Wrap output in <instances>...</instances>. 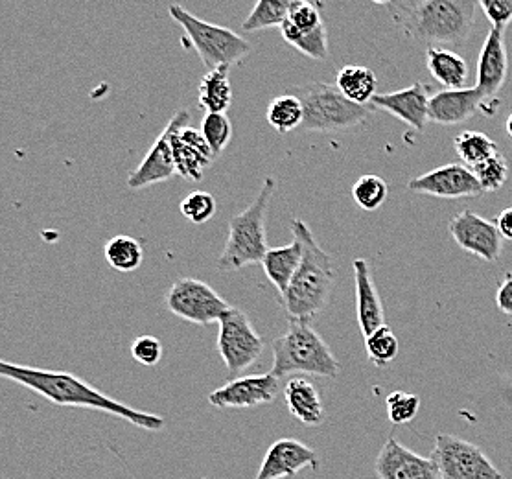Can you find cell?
<instances>
[{"instance_id":"17","label":"cell","mask_w":512,"mask_h":479,"mask_svg":"<svg viewBox=\"0 0 512 479\" xmlns=\"http://www.w3.org/2000/svg\"><path fill=\"white\" fill-rule=\"evenodd\" d=\"M303 468H319V457L297 439H279L269 446L255 479L295 478Z\"/></svg>"},{"instance_id":"4","label":"cell","mask_w":512,"mask_h":479,"mask_svg":"<svg viewBox=\"0 0 512 479\" xmlns=\"http://www.w3.org/2000/svg\"><path fill=\"white\" fill-rule=\"evenodd\" d=\"M275 187V179L266 177L251 205L231 218L229 236L218 260L220 271H238L251 264H262L269 249L266 220Z\"/></svg>"},{"instance_id":"42","label":"cell","mask_w":512,"mask_h":479,"mask_svg":"<svg viewBox=\"0 0 512 479\" xmlns=\"http://www.w3.org/2000/svg\"><path fill=\"white\" fill-rule=\"evenodd\" d=\"M505 129H507V133L512 137V113L509 115V118H507V122H505Z\"/></svg>"},{"instance_id":"39","label":"cell","mask_w":512,"mask_h":479,"mask_svg":"<svg viewBox=\"0 0 512 479\" xmlns=\"http://www.w3.org/2000/svg\"><path fill=\"white\" fill-rule=\"evenodd\" d=\"M478 4L492 23V28L505 30L511 23L512 0H478Z\"/></svg>"},{"instance_id":"43","label":"cell","mask_w":512,"mask_h":479,"mask_svg":"<svg viewBox=\"0 0 512 479\" xmlns=\"http://www.w3.org/2000/svg\"><path fill=\"white\" fill-rule=\"evenodd\" d=\"M374 4H382V6H385V4H391V2H395V0H373Z\"/></svg>"},{"instance_id":"16","label":"cell","mask_w":512,"mask_h":479,"mask_svg":"<svg viewBox=\"0 0 512 479\" xmlns=\"http://www.w3.org/2000/svg\"><path fill=\"white\" fill-rule=\"evenodd\" d=\"M374 470L380 479H443L433 457L420 456L393 437L382 446Z\"/></svg>"},{"instance_id":"6","label":"cell","mask_w":512,"mask_h":479,"mask_svg":"<svg viewBox=\"0 0 512 479\" xmlns=\"http://www.w3.org/2000/svg\"><path fill=\"white\" fill-rule=\"evenodd\" d=\"M170 17L179 24L187 34L192 47L196 48L199 58L210 71L218 67H233L242 63L251 54V43L233 30L207 23L188 12L181 4H172L168 8Z\"/></svg>"},{"instance_id":"40","label":"cell","mask_w":512,"mask_h":479,"mask_svg":"<svg viewBox=\"0 0 512 479\" xmlns=\"http://www.w3.org/2000/svg\"><path fill=\"white\" fill-rule=\"evenodd\" d=\"M496 306L501 314L512 317V273H507L505 279L498 284Z\"/></svg>"},{"instance_id":"15","label":"cell","mask_w":512,"mask_h":479,"mask_svg":"<svg viewBox=\"0 0 512 479\" xmlns=\"http://www.w3.org/2000/svg\"><path fill=\"white\" fill-rule=\"evenodd\" d=\"M279 376L273 373L234 378L209 395L214 408H258L271 404L279 395Z\"/></svg>"},{"instance_id":"11","label":"cell","mask_w":512,"mask_h":479,"mask_svg":"<svg viewBox=\"0 0 512 479\" xmlns=\"http://www.w3.org/2000/svg\"><path fill=\"white\" fill-rule=\"evenodd\" d=\"M509 72V56L505 45V30L490 28L489 34L483 41L479 52L478 78L476 87L483 96L481 113L487 117H494L496 109L500 107L498 93L503 89Z\"/></svg>"},{"instance_id":"9","label":"cell","mask_w":512,"mask_h":479,"mask_svg":"<svg viewBox=\"0 0 512 479\" xmlns=\"http://www.w3.org/2000/svg\"><path fill=\"white\" fill-rule=\"evenodd\" d=\"M431 457L437 461L443 479H505L478 444L450 433L437 435Z\"/></svg>"},{"instance_id":"2","label":"cell","mask_w":512,"mask_h":479,"mask_svg":"<svg viewBox=\"0 0 512 479\" xmlns=\"http://www.w3.org/2000/svg\"><path fill=\"white\" fill-rule=\"evenodd\" d=\"M291 234L303 246V260L280 299L290 319L312 321L328 306L336 281V262L317 244L303 220L291 222Z\"/></svg>"},{"instance_id":"13","label":"cell","mask_w":512,"mask_h":479,"mask_svg":"<svg viewBox=\"0 0 512 479\" xmlns=\"http://www.w3.org/2000/svg\"><path fill=\"white\" fill-rule=\"evenodd\" d=\"M448 231L452 234L455 244L466 253L485 262L500 260L503 253V236L496 222H490L478 212L465 209L448 223Z\"/></svg>"},{"instance_id":"24","label":"cell","mask_w":512,"mask_h":479,"mask_svg":"<svg viewBox=\"0 0 512 479\" xmlns=\"http://www.w3.org/2000/svg\"><path fill=\"white\" fill-rule=\"evenodd\" d=\"M303 260V246L299 240L293 238L288 246L271 247L262 260V268L271 284L279 290L280 295L288 290L293 275L301 266Z\"/></svg>"},{"instance_id":"22","label":"cell","mask_w":512,"mask_h":479,"mask_svg":"<svg viewBox=\"0 0 512 479\" xmlns=\"http://www.w3.org/2000/svg\"><path fill=\"white\" fill-rule=\"evenodd\" d=\"M286 406L291 417L304 426H321L326 419L325 406L317 387L306 378H291L284 387Z\"/></svg>"},{"instance_id":"8","label":"cell","mask_w":512,"mask_h":479,"mask_svg":"<svg viewBox=\"0 0 512 479\" xmlns=\"http://www.w3.org/2000/svg\"><path fill=\"white\" fill-rule=\"evenodd\" d=\"M218 323L220 330L216 347L227 371L238 374L255 365L266 343L251 325L249 317L242 310L231 306Z\"/></svg>"},{"instance_id":"35","label":"cell","mask_w":512,"mask_h":479,"mask_svg":"<svg viewBox=\"0 0 512 479\" xmlns=\"http://www.w3.org/2000/svg\"><path fill=\"white\" fill-rule=\"evenodd\" d=\"M216 209H218L216 199L205 190H194L179 203V211L183 214V218L194 225H203L212 220Z\"/></svg>"},{"instance_id":"41","label":"cell","mask_w":512,"mask_h":479,"mask_svg":"<svg viewBox=\"0 0 512 479\" xmlns=\"http://www.w3.org/2000/svg\"><path fill=\"white\" fill-rule=\"evenodd\" d=\"M496 225L500 229L503 240H511L512 242V207H507L498 214L496 218Z\"/></svg>"},{"instance_id":"30","label":"cell","mask_w":512,"mask_h":479,"mask_svg":"<svg viewBox=\"0 0 512 479\" xmlns=\"http://www.w3.org/2000/svg\"><path fill=\"white\" fill-rule=\"evenodd\" d=\"M104 257L107 264L120 273H133L144 260V249L139 240L120 234L105 244Z\"/></svg>"},{"instance_id":"14","label":"cell","mask_w":512,"mask_h":479,"mask_svg":"<svg viewBox=\"0 0 512 479\" xmlns=\"http://www.w3.org/2000/svg\"><path fill=\"white\" fill-rule=\"evenodd\" d=\"M408 188L415 194L443 199L479 198L485 194L472 168L457 163L444 164L409 179Z\"/></svg>"},{"instance_id":"33","label":"cell","mask_w":512,"mask_h":479,"mask_svg":"<svg viewBox=\"0 0 512 479\" xmlns=\"http://www.w3.org/2000/svg\"><path fill=\"white\" fill-rule=\"evenodd\" d=\"M199 129L216 159L225 152L229 142L233 141V124L225 113H205Z\"/></svg>"},{"instance_id":"32","label":"cell","mask_w":512,"mask_h":479,"mask_svg":"<svg viewBox=\"0 0 512 479\" xmlns=\"http://www.w3.org/2000/svg\"><path fill=\"white\" fill-rule=\"evenodd\" d=\"M389 196V187L380 176H361L354 185H352V199L354 203L363 209V211H378Z\"/></svg>"},{"instance_id":"31","label":"cell","mask_w":512,"mask_h":479,"mask_svg":"<svg viewBox=\"0 0 512 479\" xmlns=\"http://www.w3.org/2000/svg\"><path fill=\"white\" fill-rule=\"evenodd\" d=\"M325 28L319 8L310 0H301L291 8L290 15L280 24V36H310Z\"/></svg>"},{"instance_id":"38","label":"cell","mask_w":512,"mask_h":479,"mask_svg":"<svg viewBox=\"0 0 512 479\" xmlns=\"http://www.w3.org/2000/svg\"><path fill=\"white\" fill-rule=\"evenodd\" d=\"M131 356L140 365L153 367L163 358V343L155 336H139L131 341Z\"/></svg>"},{"instance_id":"10","label":"cell","mask_w":512,"mask_h":479,"mask_svg":"<svg viewBox=\"0 0 512 479\" xmlns=\"http://www.w3.org/2000/svg\"><path fill=\"white\" fill-rule=\"evenodd\" d=\"M166 306L174 316L194 325L216 323L231 308L210 284L190 277L174 282L166 295Z\"/></svg>"},{"instance_id":"26","label":"cell","mask_w":512,"mask_h":479,"mask_svg":"<svg viewBox=\"0 0 512 479\" xmlns=\"http://www.w3.org/2000/svg\"><path fill=\"white\" fill-rule=\"evenodd\" d=\"M336 87L349 98L350 102L369 106L376 96L378 80L376 74L361 65H345L336 76Z\"/></svg>"},{"instance_id":"28","label":"cell","mask_w":512,"mask_h":479,"mask_svg":"<svg viewBox=\"0 0 512 479\" xmlns=\"http://www.w3.org/2000/svg\"><path fill=\"white\" fill-rule=\"evenodd\" d=\"M301 0H258L247 15L242 28L244 32H260L266 28H280L290 15L291 8Z\"/></svg>"},{"instance_id":"18","label":"cell","mask_w":512,"mask_h":479,"mask_svg":"<svg viewBox=\"0 0 512 479\" xmlns=\"http://www.w3.org/2000/svg\"><path fill=\"white\" fill-rule=\"evenodd\" d=\"M371 106L406 122L409 128L419 133L430 122V96L428 87L422 82H415L395 93L376 94Z\"/></svg>"},{"instance_id":"36","label":"cell","mask_w":512,"mask_h":479,"mask_svg":"<svg viewBox=\"0 0 512 479\" xmlns=\"http://www.w3.org/2000/svg\"><path fill=\"white\" fill-rule=\"evenodd\" d=\"M472 172L483 188V192H496L505 185L509 177V161L503 153H494L485 163L474 166Z\"/></svg>"},{"instance_id":"34","label":"cell","mask_w":512,"mask_h":479,"mask_svg":"<svg viewBox=\"0 0 512 479\" xmlns=\"http://www.w3.org/2000/svg\"><path fill=\"white\" fill-rule=\"evenodd\" d=\"M365 351L369 362H373L380 369L387 367L398 356V338L395 332L387 325L374 330L371 336L365 338Z\"/></svg>"},{"instance_id":"27","label":"cell","mask_w":512,"mask_h":479,"mask_svg":"<svg viewBox=\"0 0 512 479\" xmlns=\"http://www.w3.org/2000/svg\"><path fill=\"white\" fill-rule=\"evenodd\" d=\"M266 120L277 133H290L301 128L304 122V106L295 94H280L269 102L266 109Z\"/></svg>"},{"instance_id":"1","label":"cell","mask_w":512,"mask_h":479,"mask_svg":"<svg viewBox=\"0 0 512 479\" xmlns=\"http://www.w3.org/2000/svg\"><path fill=\"white\" fill-rule=\"evenodd\" d=\"M0 376L12 380L19 386L28 387L39 397L48 402L63 406V408L96 409L109 415H117L124 421L131 422L148 432H161L164 428V419L153 413L133 409L128 404H122L115 398L107 397L104 391L89 386L76 374L65 371H50V369H37L28 365H15L2 360L0 362Z\"/></svg>"},{"instance_id":"19","label":"cell","mask_w":512,"mask_h":479,"mask_svg":"<svg viewBox=\"0 0 512 479\" xmlns=\"http://www.w3.org/2000/svg\"><path fill=\"white\" fill-rule=\"evenodd\" d=\"M174 129L175 118L172 117L163 133L157 137L152 150L146 153V157L142 159L139 168L135 172H131V176L128 177V187L131 190H140V188L152 187L155 183H164L177 174L174 150H172Z\"/></svg>"},{"instance_id":"21","label":"cell","mask_w":512,"mask_h":479,"mask_svg":"<svg viewBox=\"0 0 512 479\" xmlns=\"http://www.w3.org/2000/svg\"><path fill=\"white\" fill-rule=\"evenodd\" d=\"M354 284H356V308L361 334L367 338L374 330L385 325L384 303L374 284L371 266L365 258H356L352 262Z\"/></svg>"},{"instance_id":"12","label":"cell","mask_w":512,"mask_h":479,"mask_svg":"<svg viewBox=\"0 0 512 479\" xmlns=\"http://www.w3.org/2000/svg\"><path fill=\"white\" fill-rule=\"evenodd\" d=\"M174 118L172 150L177 176L185 177L188 181H201L216 157L205 141L201 129L190 126V113L187 109L177 111Z\"/></svg>"},{"instance_id":"5","label":"cell","mask_w":512,"mask_h":479,"mask_svg":"<svg viewBox=\"0 0 512 479\" xmlns=\"http://www.w3.org/2000/svg\"><path fill=\"white\" fill-rule=\"evenodd\" d=\"M338 358L325 339L312 327V321L290 319L286 334L273 341V369L277 376L291 373L314 374V376H339Z\"/></svg>"},{"instance_id":"20","label":"cell","mask_w":512,"mask_h":479,"mask_svg":"<svg viewBox=\"0 0 512 479\" xmlns=\"http://www.w3.org/2000/svg\"><path fill=\"white\" fill-rule=\"evenodd\" d=\"M483 96L478 87L443 89L430 96V122L441 126H457L481 111Z\"/></svg>"},{"instance_id":"37","label":"cell","mask_w":512,"mask_h":479,"mask_svg":"<svg viewBox=\"0 0 512 479\" xmlns=\"http://www.w3.org/2000/svg\"><path fill=\"white\" fill-rule=\"evenodd\" d=\"M385 404H387V417L396 426L409 424V422L415 421V417L419 415L420 398L413 393L395 391L387 397Z\"/></svg>"},{"instance_id":"29","label":"cell","mask_w":512,"mask_h":479,"mask_svg":"<svg viewBox=\"0 0 512 479\" xmlns=\"http://www.w3.org/2000/svg\"><path fill=\"white\" fill-rule=\"evenodd\" d=\"M454 148L459 159L468 168H474L478 164L485 163L494 153L500 152L498 144L490 139L487 133L466 129L454 139Z\"/></svg>"},{"instance_id":"7","label":"cell","mask_w":512,"mask_h":479,"mask_svg":"<svg viewBox=\"0 0 512 479\" xmlns=\"http://www.w3.org/2000/svg\"><path fill=\"white\" fill-rule=\"evenodd\" d=\"M304 106L303 128L308 131H339L356 128L374 113V107L350 102L336 85L310 83L293 91Z\"/></svg>"},{"instance_id":"3","label":"cell","mask_w":512,"mask_h":479,"mask_svg":"<svg viewBox=\"0 0 512 479\" xmlns=\"http://www.w3.org/2000/svg\"><path fill=\"white\" fill-rule=\"evenodd\" d=\"M398 8L395 21L406 36L428 47H461L472 34L479 4L478 0H420Z\"/></svg>"},{"instance_id":"23","label":"cell","mask_w":512,"mask_h":479,"mask_svg":"<svg viewBox=\"0 0 512 479\" xmlns=\"http://www.w3.org/2000/svg\"><path fill=\"white\" fill-rule=\"evenodd\" d=\"M426 69L431 78L444 89H465L468 83V63L452 48L430 45L426 48Z\"/></svg>"},{"instance_id":"25","label":"cell","mask_w":512,"mask_h":479,"mask_svg":"<svg viewBox=\"0 0 512 479\" xmlns=\"http://www.w3.org/2000/svg\"><path fill=\"white\" fill-rule=\"evenodd\" d=\"M231 67L209 71L199 83V107L205 113H225L233 104V85L229 78Z\"/></svg>"}]
</instances>
